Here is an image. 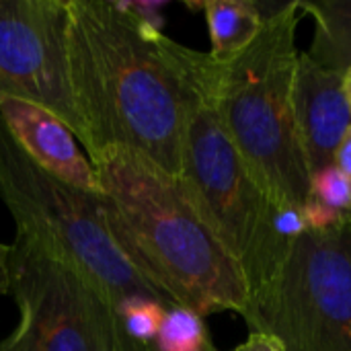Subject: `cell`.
I'll return each instance as SVG.
<instances>
[{
    "label": "cell",
    "instance_id": "obj_1",
    "mask_svg": "<svg viewBox=\"0 0 351 351\" xmlns=\"http://www.w3.org/2000/svg\"><path fill=\"white\" fill-rule=\"evenodd\" d=\"M66 58L88 160L128 148L177 177L187 95L171 37L123 2L68 0Z\"/></svg>",
    "mask_w": 351,
    "mask_h": 351
},
{
    "label": "cell",
    "instance_id": "obj_2",
    "mask_svg": "<svg viewBox=\"0 0 351 351\" xmlns=\"http://www.w3.org/2000/svg\"><path fill=\"white\" fill-rule=\"evenodd\" d=\"M111 237L167 300L199 317L249 311L239 265L187 202L177 177L128 148L90 158Z\"/></svg>",
    "mask_w": 351,
    "mask_h": 351
},
{
    "label": "cell",
    "instance_id": "obj_3",
    "mask_svg": "<svg viewBox=\"0 0 351 351\" xmlns=\"http://www.w3.org/2000/svg\"><path fill=\"white\" fill-rule=\"evenodd\" d=\"M185 84V121L177 181L210 232L239 265L249 302L280 274L296 239L308 230L302 212L278 210L255 183L216 107L218 62L171 39Z\"/></svg>",
    "mask_w": 351,
    "mask_h": 351
},
{
    "label": "cell",
    "instance_id": "obj_4",
    "mask_svg": "<svg viewBox=\"0 0 351 351\" xmlns=\"http://www.w3.org/2000/svg\"><path fill=\"white\" fill-rule=\"evenodd\" d=\"M300 12V0L286 2L245 51L216 70V107L228 138L267 199L298 212L311 199L292 107Z\"/></svg>",
    "mask_w": 351,
    "mask_h": 351
},
{
    "label": "cell",
    "instance_id": "obj_5",
    "mask_svg": "<svg viewBox=\"0 0 351 351\" xmlns=\"http://www.w3.org/2000/svg\"><path fill=\"white\" fill-rule=\"evenodd\" d=\"M0 202L16 232L80 276L111 311L138 298L167 300L142 278L109 232L101 199L37 167L0 119Z\"/></svg>",
    "mask_w": 351,
    "mask_h": 351
},
{
    "label": "cell",
    "instance_id": "obj_6",
    "mask_svg": "<svg viewBox=\"0 0 351 351\" xmlns=\"http://www.w3.org/2000/svg\"><path fill=\"white\" fill-rule=\"evenodd\" d=\"M243 319L284 351H351V214L304 230Z\"/></svg>",
    "mask_w": 351,
    "mask_h": 351
},
{
    "label": "cell",
    "instance_id": "obj_7",
    "mask_svg": "<svg viewBox=\"0 0 351 351\" xmlns=\"http://www.w3.org/2000/svg\"><path fill=\"white\" fill-rule=\"evenodd\" d=\"M8 296L19 323L0 351H132L101 294L19 232L10 243Z\"/></svg>",
    "mask_w": 351,
    "mask_h": 351
},
{
    "label": "cell",
    "instance_id": "obj_8",
    "mask_svg": "<svg viewBox=\"0 0 351 351\" xmlns=\"http://www.w3.org/2000/svg\"><path fill=\"white\" fill-rule=\"evenodd\" d=\"M68 0H0V97L60 117L82 146L66 58Z\"/></svg>",
    "mask_w": 351,
    "mask_h": 351
},
{
    "label": "cell",
    "instance_id": "obj_9",
    "mask_svg": "<svg viewBox=\"0 0 351 351\" xmlns=\"http://www.w3.org/2000/svg\"><path fill=\"white\" fill-rule=\"evenodd\" d=\"M292 107L300 148L311 179L333 167L335 150L351 128V107L343 72L298 53Z\"/></svg>",
    "mask_w": 351,
    "mask_h": 351
},
{
    "label": "cell",
    "instance_id": "obj_10",
    "mask_svg": "<svg viewBox=\"0 0 351 351\" xmlns=\"http://www.w3.org/2000/svg\"><path fill=\"white\" fill-rule=\"evenodd\" d=\"M0 119L19 148L45 173L80 191L101 193L93 162L60 117L29 101L0 97Z\"/></svg>",
    "mask_w": 351,
    "mask_h": 351
},
{
    "label": "cell",
    "instance_id": "obj_11",
    "mask_svg": "<svg viewBox=\"0 0 351 351\" xmlns=\"http://www.w3.org/2000/svg\"><path fill=\"white\" fill-rule=\"evenodd\" d=\"M208 23L216 62H230L245 51L263 27L257 0H210L197 4Z\"/></svg>",
    "mask_w": 351,
    "mask_h": 351
},
{
    "label": "cell",
    "instance_id": "obj_12",
    "mask_svg": "<svg viewBox=\"0 0 351 351\" xmlns=\"http://www.w3.org/2000/svg\"><path fill=\"white\" fill-rule=\"evenodd\" d=\"M300 10L315 21V39L306 53L346 72L351 66V0H300Z\"/></svg>",
    "mask_w": 351,
    "mask_h": 351
},
{
    "label": "cell",
    "instance_id": "obj_13",
    "mask_svg": "<svg viewBox=\"0 0 351 351\" xmlns=\"http://www.w3.org/2000/svg\"><path fill=\"white\" fill-rule=\"evenodd\" d=\"M167 306L156 300H130L117 313L121 335L132 351H154Z\"/></svg>",
    "mask_w": 351,
    "mask_h": 351
},
{
    "label": "cell",
    "instance_id": "obj_14",
    "mask_svg": "<svg viewBox=\"0 0 351 351\" xmlns=\"http://www.w3.org/2000/svg\"><path fill=\"white\" fill-rule=\"evenodd\" d=\"M212 341L204 317L183 306H169L154 343V351H202Z\"/></svg>",
    "mask_w": 351,
    "mask_h": 351
},
{
    "label": "cell",
    "instance_id": "obj_15",
    "mask_svg": "<svg viewBox=\"0 0 351 351\" xmlns=\"http://www.w3.org/2000/svg\"><path fill=\"white\" fill-rule=\"evenodd\" d=\"M311 199L337 214H351V181L333 165L311 179Z\"/></svg>",
    "mask_w": 351,
    "mask_h": 351
},
{
    "label": "cell",
    "instance_id": "obj_16",
    "mask_svg": "<svg viewBox=\"0 0 351 351\" xmlns=\"http://www.w3.org/2000/svg\"><path fill=\"white\" fill-rule=\"evenodd\" d=\"M232 351H284V348L276 337L267 333H249L247 341H243Z\"/></svg>",
    "mask_w": 351,
    "mask_h": 351
},
{
    "label": "cell",
    "instance_id": "obj_17",
    "mask_svg": "<svg viewBox=\"0 0 351 351\" xmlns=\"http://www.w3.org/2000/svg\"><path fill=\"white\" fill-rule=\"evenodd\" d=\"M333 165L351 181V128L348 130V134L343 136V140L339 142L337 150H335Z\"/></svg>",
    "mask_w": 351,
    "mask_h": 351
},
{
    "label": "cell",
    "instance_id": "obj_18",
    "mask_svg": "<svg viewBox=\"0 0 351 351\" xmlns=\"http://www.w3.org/2000/svg\"><path fill=\"white\" fill-rule=\"evenodd\" d=\"M10 294V245L0 243V296Z\"/></svg>",
    "mask_w": 351,
    "mask_h": 351
},
{
    "label": "cell",
    "instance_id": "obj_19",
    "mask_svg": "<svg viewBox=\"0 0 351 351\" xmlns=\"http://www.w3.org/2000/svg\"><path fill=\"white\" fill-rule=\"evenodd\" d=\"M343 78H346V95H348V101H350L351 107V66L343 72Z\"/></svg>",
    "mask_w": 351,
    "mask_h": 351
},
{
    "label": "cell",
    "instance_id": "obj_20",
    "mask_svg": "<svg viewBox=\"0 0 351 351\" xmlns=\"http://www.w3.org/2000/svg\"><path fill=\"white\" fill-rule=\"evenodd\" d=\"M202 351H218V348H216V346H214L212 341H208V343H206V348H204Z\"/></svg>",
    "mask_w": 351,
    "mask_h": 351
}]
</instances>
